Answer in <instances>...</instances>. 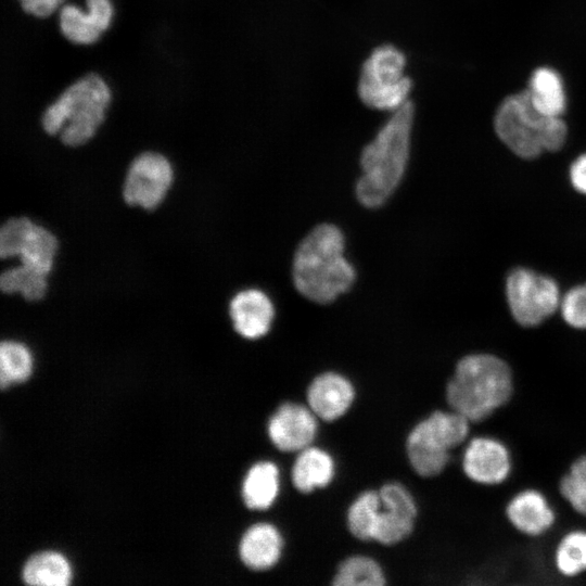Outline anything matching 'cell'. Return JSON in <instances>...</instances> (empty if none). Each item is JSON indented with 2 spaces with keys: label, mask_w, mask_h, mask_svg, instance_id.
Instances as JSON below:
<instances>
[{
  "label": "cell",
  "mask_w": 586,
  "mask_h": 586,
  "mask_svg": "<svg viewBox=\"0 0 586 586\" xmlns=\"http://www.w3.org/2000/svg\"><path fill=\"white\" fill-rule=\"evenodd\" d=\"M515 391L512 367L500 356L477 352L462 356L445 386V400L472 426L484 423L506 407Z\"/></svg>",
  "instance_id": "obj_1"
},
{
  "label": "cell",
  "mask_w": 586,
  "mask_h": 586,
  "mask_svg": "<svg viewBox=\"0 0 586 586\" xmlns=\"http://www.w3.org/2000/svg\"><path fill=\"white\" fill-rule=\"evenodd\" d=\"M344 249V235L336 226L315 227L294 254L292 277L296 290L318 304H329L347 292L356 272L345 258Z\"/></svg>",
  "instance_id": "obj_2"
},
{
  "label": "cell",
  "mask_w": 586,
  "mask_h": 586,
  "mask_svg": "<svg viewBox=\"0 0 586 586\" xmlns=\"http://www.w3.org/2000/svg\"><path fill=\"white\" fill-rule=\"evenodd\" d=\"M413 113L407 101L362 150L356 195L365 207H380L398 187L408 163Z\"/></svg>",
  "instance_id": "obj_3"
},
{
  "label": "cell",
  "mask_w": 586,
  "mask_h": 586,
  "mask_svg": "<svg viewBox=\"0 0 586 586\" xmlns=\"http://www.w3.org/2000/svg\"><path fill=\"white\" fill-rule=\"evenodd\" d=\"M111 101L106 82L90 73L67 87L42 115V127L49 135L60 133L67 146L90 140L102 124Z\"/></svg>",
  "instance_id": "obj_4"
},
{
  "label": "cell",
  "mask_w": 586,
  "mask_h": 586,
  "mask_svg": "<svg viewBox=\"0 0 586 586\" xmlns=\"http://www.w3.org/2000/svg\"><path fill=\"white\" fill-rule=\"evenodd\" d=\"M494 128L498 138L522 158H535L544 151L560 150L568 135L562 116L537 112L525 90L502 100L494 117Z\"/></svg>",
  "instance_id": "obj_5"
},
{
  "label": "cell",
  "mask_w": 586,
  "mask_h": 586,
  "mask_svg": "<svg viewBox=\"0 0 586 586\" xmlns=\"http://www.w3.org/2000/svg\"><path fill=\"white\" fill-rule=\"evenodd\" d=\"M472 424L460 413L434 410L418 422L407 438L408 460L417 474L434 477L450 462V451L463 446L471 436Z\"/></svg>",
  "instance_id": "obj_6"
},
{
  "label": "cell",
  "mask_w": 586,
  "mask_h": 586,
  "mask_svg": "<svg viewBox=\"0 0 586 586\" xmlns=\"http://www.w3.org/2000/svg\"><path fill=\"white\" fill-rule=\"evenodd\" d=\"M405 55L393 46L374 49L362 65L358 94L369 107L396 111L408 101L412 82L404 75Z\"/></svg>",
  "instance_id": "obj_7"
},
{
  "label": "cell",
  "mask_w": 586,
  "mask_h": 586,
  "mask_svg": "<svg viewBox=\"0 0 586 586\" xmlns=\"http://www.w3.org/2000/svg\"><path fill=\"white\" fill-rule=\"evenodd\" d=\"M506 297L514 320L523 327H536L560 308L557 282L531 269H513L506 280Z\"/></svg>",
  "instance_id": "obj_8"
},
{
  "label": "cell",
  "mask_w": 586,
  "mask_h": 586,
  "mask_svg": "<svg viewBox=\"0 0 586 586\" xmlns=\"http://www.w3.org/2000/svg\"><path fill=\"white\" fill-rule=\"evenodd\" d=\"M460 466L469 482L494 488L509 481L514 460L505 441L495 435L477 433L463 445Z\"/></svg>",
  "instance_id": "obj_9"
},
{
  "label": "cell",
  "mask_w": 586,
  "mask_h": 586,
  "mask_svg": "<svg viewBox=\"0 0 586 586\" xmlns=\"http://www.w3.org/2000/svg\"><path fill=\"white\" fill-rule=\"evenodd\" d=\"M173 168L168 160L156 152H144L130 164L125 183L124 200L144 209L156 208L173 182Z\"/></svg>",
  "instance_id": "obj_10"
},
{
  "label": "cell",
  "mask_w": 586,
  "mask_h": 586,
  "mask_svg": "<svg viewBox=\"0 0 586 586\" xmlns=\"http://www.w3.org/2000/svg\"><path fill=\"white\" fill-rule=\"evenodd\" d=\"M504 515L515 533L533 539L547 535L558 520L553 502L534 486L513 493L505 504Z\"/></svg>",
  "instance_id": "obj_11"
},
{
  "label": "cell",
  "mask_w": 586,
  "mask_h": 586,
  "mask_svg": "<svg viewBox=\"0 0 586 586\" xmlns=\"http://www.w3.org/2000/svg\"><path fill=\"white\" fill-rule=\"evenodd\" d=\"M381 509L373 540L394 545L408 537L415 526L417 506L410 493L399 483H387L379 492Z\"/></svg>",
  "instance_id": "obj_12"
},
{
  "label": "cell",
  "mask_w": 586,
  "mask_h": 586,
  "mask_svg": "<svg viewBox=\"0 0 586 586\" xmlns=\"http://www.w3.org/2000/svg\"><path fill=\"white\" fill-rule=\"evenodd\" d=\"M271 443L282 451H301L310 446L317 433V416L300 404L284 403L268 422Z\"/></svg>",
  "instance_id": "obj_13"
},
{
  "label": "cell",
  "mask_w": 586,
  "mask_h": 586,
  "mask_svg": "<svg viewBox=\"0 0 586 586\" xmlns=\"http://www.w3.org/2000/svg\"><path fill=\"white\" fill-rule=\"evenodd\" d=\"M86 12L73 4L63 5L60 10L61 31L73 43L95 42L112 22L111 0H86Z\"/></svg>",
  "instance_id": "obj_14"
},
{
  "label": "cell",
  "mask_w": 586,
  "mask_h": 586,
  "mask_svg": "<svg viewBox=\"0 0 586 586\" xmlns=\"http://www.w3.org/2000/svg\"><path fill=\"white\" fill-rule=\"evenodd\" d=\"M229 313L234 330L245 339L256 340L270 330L275 307L266 293L247 289L233 296Z\"/></svg>",
  "instance_id": "obj_15"
},
{
  "label": "cell",
  "mask_w": 586,
  "mask_h": 586,
  "mask_svg": "<svg viewBox=\"0 0 586 586\" xmlns=\"http://www.w3.org/2000/svg\"><path fill=\"white\" fill-rule=\"evenodd\" d=\"M354 397L352 383L335 372L316 377L307 390L309 408L318 418L326 421L342 417L349 409Z\"/></svg>",
  "instance_id": "obj_16"
},
{
  "label": "cell",
  "mask_w": 586,
  "mask_h": 586,
  "mask_svg": "<svg viewBox=\"0 0 586 586\" xmlns=\"http://www.w3.org/2000/svg\"><path fill=\"white\" fill-rule=\"evenodd\" d=\"M282 547L283 540L277 527L269 523H257L243 534L239 555L247 568L262 571L278 563Z\"/></svg>",
  "instance_id": "obj_17"
},
{
  "label": "cell",
  "mask_w": 586,
  "mask_h": 586,
  "mask_svg": "<svg viewBox=\"0 0 586 586\" xmlns=\"http://www.w3.org/2000/svg\"><path fill=\"white\" fill-rule=\"evenodd\" d=\"M533 107L546 116H562L566 109V93L561 75L553 68L540 66L530 78L525 90Z\"/></svg>",
  "instance_id": "obj_18"
},
{
  "label": "cell",
  "mask_w": 586,
  "mask_h": 586,
  "mask_svg": "<svg viewBox=\"0 0 586 586\" xmlns=\"http://www.w3.org/2000/svg\"><path fill=\"white\" fill-rule=\"evenodd\" d=\"M334 475V462L324 450L308 446L300 451L291 472L292 483L301 493L327 486Z\"/></svg>",
  "instance_id": "obj_19"
},
{
  "label": "cell",
  "mask_w": 586,
  "mask_h": 586,
  "mask_svg": "<svg viewBox=\"0 0 586 586\" xmlns=\"http://www.w3.org/2000/svg\"><path fill=\"white\" fill-rule=\"evenodd\" d=\"M280 488L279 469L270 461L250 468L242 483V498L250 509L265 510L276 501Z\"/></svg>",
  "instance_id": "obj_20"
},
{
  "label": "cell",
  "mask_w": 586,
  "mask_h": 586,
  "mask_svg": "<svg viewBox=\"0 0 586 586\" xmlns=\"http://www.w3.org/2000/svg\"><path fill=\"white\" fill-rule=\"evenodd\" d=\"M557 573L574 579L586 575V527H570L557 538L552 550Z\"/></svg>",
  "instance_id": "obj_21"
},
{
  "label": "cell",
  "mask_w": 586,
  "mask_h": 586,
  "mask_svg": "<svg viewBox=\"0 0 586 586\" xmlns=\"http://www.w3.org/2000/svg\"><path fill=\"white\" fill-rule=\"evenodd\" d=\"M22 579L33 586H66L72 579L68 561L59 552H40L25 563Z\"/></svg>",
  "instance_id": "obj_22"
},
{
  "label": "cell",
  "mask_w": 586,
  "mask_h": 586,
  "mask_svg": "<svg viewBox=\"0 0 586 586\" xmlns=\"http://www.w3.org/2000/svg\"><path fill=\"white\" fill-rule=\"evenodd\" d=\"M557 496L576 515L586 519V453L577 456L561 475Z\"/></svg>",
  "instance_id": "obj_23"
},
{
  "label": "cell",
  "mask_w": 586,
  "mask_h": 586,
  "mask_svg": "<svg viewBox=\"0 0 586 586\" xmlns=\"http://www.w3.org/2000/svg\"><path fill=\"white\" fill-rule=\"evenodd\" d=\"M56 250L58 240L52 232L35 225L18 256L23 265L47 276Z\"/></svg>",
  "instance_id": "obj_24"
},
{
  "label": "cell",
  "mask_w": 586,
  "mask_h": 586,
  "mask_svg": "<svg viewBox=\"0 0 586 586\" xmlns=\"http://www.w3.org/2000/svg\"><path fill=\"white\" fill-rule=\"evenodd\" d=\"M380 509L379 493L367 491L360 494L347 512V525L352 535L360 540L373 539Z\"/></svg>",
  "instance_id": "obj_25"
},
{
  "label": "cell",
  "mask_w": 586,
  "mask_h": 586,
  "mask_svg": "<svg viewBox=\"0 0 586 586\" xmlns=\"http://www.w3.org/2000/svg\"><path fill=\"white\" fill-rule=\"evenodd\" d=\"M333 584L336 586H382L385 584V576L375 560L365 556H353L339 565Z\"/></svg>",
  "instance_id": "obj_26"
},
{
  "label": "cell",
  "mask_w": 586,
  "mask_h": 586,
  "mask_svg": "<svg viewBox=\"0 0 586 586\" xmlns=\"http://www.w3.org/2000/svg\"><path fill=\"white\" fill-rule=\"evenodd\" d=\"M33 370V358L28 348L18 342L3 341L0 345V385L1 388L12 383L28 379Z\"/></svg>",
  "instance_id": "obj_27"
},
{
  "label": "cell",
  "mask_w": 586,
  "mask_h": 586,
  "mask_svg": "<svg viewBox=\"0 0 586 586\" xmlns=\"http://www.w3.org/2000/svg\"><path fill=\"white\" fill-rule=\"evenodd\" d=\"M46 277L22 264L1 275L0 288L4 293H21L28 301H38L47 291Z\"/></svg>",
  "instance_id": "obj_28"
},
{
  "label": "cell",
  "mask_w": 586,
  "mask_h": 586,
  "mask_svg": "<svg viewBox=\"0 0 586 586\" xmlns=\"http://www.w3.org/2000/svg\"><path fill=\"white\" fill-rule=\"evenodd\" d=\"M35 224L26 217L4 222L0 230V255L2 258L18 256Z\"/></svg>",
  "instance_id": "obj_29"
},
{
  "label": "cell",
  "mask_w": 586,
  "mask_h": 586,
  "mask_svg": "<svg viewBox=\"0 0 586 586\" xmlns=\"http://www.w3.org/2000/svg\"><path fill=\"white\" fill-rule=\"evenodd\" d=\"M563 320L572 328L586 329V283L569 290L561 298Z\"/></svg>",
  "instance_id": "obj_30"
},
{
  "label": "cell",
  "mask_w": 586,
  "mask_h": 586,
  "mask_svg": "<svg viewBox=\"0 0 586 586\" xmlns=\"http://www.w3.org/2000/svg\"><path fill=\"white\" fill-rule=\"evenodd\" d=\"M64 0H20L22 9L37 17H48Z\"/></svg>",
  "instance_id": "obj_31"
},
{
  "label": "cell",
  "mask_w": 586,
  "mask_h": 586,
  "mask_svg": "<svg viewBox=\"0 0 586 586\" xmlns=\"http://www.w3.org/2000/svg\"><path fill=\"white\" fill-rule=\"evenodd\" d=\"M569 174L574 189L586 194V153L573 161Z\"/></svg>",
  "instance_id": "obj_32"
}]
</instances>
